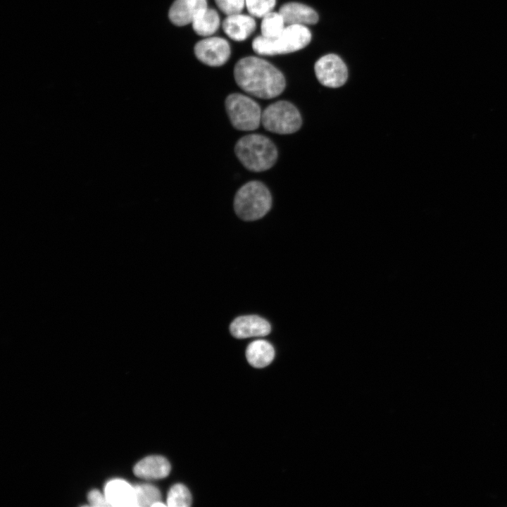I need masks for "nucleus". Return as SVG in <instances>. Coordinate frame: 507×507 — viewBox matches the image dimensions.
<instances>
[{
  "label": "nucleus",
  "mask_w": 507,
  "mask_h": 507,
  "mask_svg": "<svg viewBox=\"0 0 507 507\" xmlns=\"http://www.w3.org/2000/svg\"><path fill=\"white\" fill-rule=\"evenodd\" d=\"M272 196L261 182L253 180L243 184L236 192L234 209L241 219L253 221L263 218L270 209Z\"/></svg>",
  "instance_id": "nucleus-3"
},
{
  "label": "nucleus",
  "mask_w": 507,
  "mask_h": 507,
  "mask_svg": "<svg viewBox=\"0 0 507 507\" xmlns=\"http://www.w3.org/2000/svg\"><path fill=\"white\" fill-rule=\"evenodd\" d=\"M311 39V32L305 25H290L275 37L262 35L256 37L252 42V48L259 55L289 54L304 48Z\"/></svg>",
  "instance_id": "nucleus-4"
},
{
  "label": "nucleus",
  "mask_w": 507,
  "mask_h": 507,
  "mask_svg": "<svg viewBox=\"0 0 507 507\" xmlns=\"http://www.w3.org/2000/svg\"><path fill=\"white\" fill-rule=\"evenodd\" d=\"M218 7L227 15L240 13L245 5V0H215Z\"/></svg>",
  "instance_id": "nucleus-21"
},
{
  "label": "nucleus",
  "mask_w": 507,
  "mask_h": 507,
  "mask_svg": "<svg viewBox=\"0 0 507 507\" xmlns=\"http://www.w3.org/2000/svg\"><path fill=\"white\" fill-rule=\"evenodd\" d=\"M246 357L249 363L253 367L264 368L273 361L275 357V350L268 342L257 339L248 345Z\"/></svg>",
  "instance_id": "nucleus-15"
},
{
  "label": "nucleus",
  "mask_w": 507,
  "mask_h": 507,
  "mask_svg": "<svg viewBox=\"0 0 507 507\" xmlns=\"http://www.w3.org/2000/svg\"><path fill=\"white\" fill-rule=\"evenodd\" d=\"M207 8L206 0H175L168 16L174 25L184 26L192 23Z\"/></svg>",
  "instance_id": "nucleus-10"
},
{
  "label": "nucleus",
  "mask_w": 507,
  "mask_h": 507,
  "mask_svg": "<svg viewBox=\"0 0 507 507\" xmlns=\"http://www.w3.org/2000/svg\"><path fill=\"white\" fill-rule=\"evenodd\" d=\"M152 506H165V504L160 501L154 503Z\"/></svg>",
  "instance_id": "nucleus-23"
},
{
  "label": "nucleus",
  "mask_w": 507,
  "mask_h": 507,
  "mask_svg": "<svg viewBox=\"0 0 507 507\" xmlns=\"http://www.w3.org/2000/svg\"><path fill=\"white\" fill-rule=\"evenodd\" d=\"M234 77L242 90L263 99L279 96L286 85L283 74L276 67L255 56L240 59L234 66Z\"/></svg>",
  "instance_id": "nucleus-1"
},
{
  "label": "nucleus",
  "mask_w": 507,
  "mask_h": 507,
  "mask_svg": "<svg viewBox=\"0 0 507 507\" xmlns=\"http://www.w3.org/2000/svg\"><path fill=\"white\" fill-rule=\"evenodd\" d=\"M276 0H245L246 8L252 16L263 18L272 11Z\"/></svg>",
  "instance_id": "nucleus-20"
},
{
  "label": "nucleus",
  "mask_w": 507,
  "mask_h": 507,
  "mask_svg": "<svg viewBox=\"0 0 507 507\" xmlns=\"http://www.w3.org/2000/svg\"><path fill=\"white\" fill-rule=\"evenodd\" d=\"M166 502L170 507H188L192 503V496L184 484H175L169 489Z\"/></svg>",
  "instance_id": "nucleus-19"
},
{
  "label": "nucleus",
  "mask_w": 507,
  "mask_h": 507,
  "mask_svg": "<svg viewBox=\"0 0 507 507\" xmlns=\"http://www.w3.org/2000/svg\"><path fill=\"white\" fill-rule=\"evenodd\" d=\"M314 69L318 81L327 87H339L345 84L348 78L346 64L339 56L333 54L320 58Z\"/></svg>",
  "instance_id": "nucleus-7"
},
{
  "label": "nucleus",
  "mask_w": 507,
  "mask_h": 507,
  "mask_svg": "<svg viewBox=\"0 0 507 507\" xmlns=\"http://www.w3.org/2000/svg\"><path fill=\"white\" fill-rule=\"evenodd\" d=\"M225 104L227 115L235 129L251 131L259 127L262 112L258 104L251 98L233 93L227 96Z\"/></svg>",
  "instance_id": "nucleus-6"
},
{
  "label": "nucleus",
  "mask_w": 507,
  "mask_h": 507,
  "mask_svg": "<svg viewBox=\"0 0 507 507\" xmlns=\"http://www.w3.org/2000/svg\"><path fill=\"white\" fill-rule=\"evenodd\" d=\"M196 57L203 63L210 66H220L226 63L230 56V47L223 38L208 37L198 42L194 46Z\"/></svg>",
  "instance_id": "nucleus-8"
},
{
  "label": "nucleus",
  "mask_w": 507,
  "mask_h": 507,
  "mask_svg": "<svg viewBox=\"0 0 507 507\" xmlns=\"http://www.w3.org/2000/svg\"><path fill=\"white\" fill-rule=\"evenodd\" d=\"M136 506H152L161 501V492L158 489L149 484H142L134 486Z\"/></svg>",
  "instance_id": "nucleus-18"
},
{
  "label": "nucleus",
  "mask_w": 507,
  "mask_h": 507,
  "mask_svg": "<svg viewBox=\"0 0 507 507\" xmlns=\"http://www.w3.org/2000/svg\"><path fill=\"white\" fill-rule=\"evenodd\" d=\"M104 494L111 506H136L134 486L123 480L108 482L104 487Z\"/></svg>",
  "instance_id": "nucleus-11"
},
{
  "label": "nucleus",
  "mask_w": 507,
  "mask_h": 507,
  "mask_svg": "<svg viewBox=\"0 0 507 507\" xmlns=\"http://www.w3.org/2000/svg\"><path fill=\"white\" fill-rule=\"evenodd\" d=\"M87 499L92 506H111L104 494L97 489L89 492Z\"/></svg>",
  "instance_id": "nucleus-22"
},
{
  "label": "nucleus",
  "mask_w": 507,
  "mask_h": 507,
  "mask_svg": "<svg viewBox=\"0 0 507 507\" xmlns=\"http://www.w3.org/2000/svg\"><path fill=\"white\" fill-rule=\"evenodd\" d=\"M284 25L281 14L271 11L263 17L261 25V35L268 38L275 37L282 32Z\"/></svg>",
  "instance_id": "nucleus-17"
},
{
  "label": "nucleus",
  "mask_w": 507,
  "mask_h": 507,
  "mask_svg": "<svg viewBox=\"0 0 507 507\" xmlns=\"http://www.w3.org/2000/svg\"><path fill=\"white\" fill-rule=\"evenodd\" d=\"M230 332L236 338L245 339L263 337L270 332V323L255 315H243L235 318L230 327Z\"/></svg>",
  "instance_id": "nucleus-9"
},
{
  "label": "nucleus",
  "mask_w": 507,
  "mask_h": 507,
  "mask_svg": "<svg viewBox=\"0 0 507 507\" xmlns=\"http://www.w3.org/2000/svg\"><path fill=\"white\" fill-rule=\"evenodd\" d=\"M192 24L197 35L208 37L218 29L220 18L215 10L207 8L193 20Z\"/></svg>",
  "instance_id": "nucleus-16"
},
{
  "label": "nucleus",
  "mask_w": 507,
  "mask_h": 507,
  "mask_svg": "<svg viewBox=\"0 0 507 507\" xmlns=\"http://www.w3.org/2000/svg\"><path fill=\"white\" fill-rule=\"evenodd\" d=\"M256 21L252 16L236 13L227 15L223 22L225 34L234 41H244L255 30Z\"/></svg>",
  "instance_id": "nucleus-13"
},
{
  "label": "nucleus",
  "mask_w": 507,
  "mask_h": 507,
  "mask_svg": "<svg viewBox=\"0 0 507 507\" xmlns=\"http://www.w3.org/2000/svg\"><path fill=\"white\" fill-rule=\"evenodd\" d=\"M136 476L146 480L166 477L170 472L168 461L161 456H149L139 461L133 468Z\"/></svg>",
  "instance_id": "nucleus-12"
},
{
  "label": "nucleus",
  "mask_w": 507,
  "mask_h": 507,
  "mask_svg": "<svg viewBox=\"0 0 507 507\" xmlns=\"http://www.w3.org/2000/svg\"><path fill=\"white\" fill-rule=\"evenodd\" d=\"M234 152L242 165L253 172L270 169L277 158L275 144L268 137L260 134L241 137L235 144Z\"/></svg>",
  "instance_id": "nucleus-2"
},
{
  "label": "nucleus",
  "mask_w": 507,
  "mask_h": 507,
  "mask_svg": "<svg viewBox=\"0 0 507 507\" xmlns=\"http://www.w3.org/2000/svg\"><path fill=\"white\" fill-rule=\"evenodd\" d=\"M261 123L269 132L288 134L300 129L302 119L299 111L292 103L278 101L267 106L262 112Z\"/></svg>",
  "instance_id": "nucleus-5"
},
{
  "label": "nucleus",
  "mask_w": 507,
  "mask_h": 507,
  "mask_svg": "<svg viewBox=\"0 0 507 507\" xmlns=\"http://www.w3.org/2000/svg\"><path fill=\"white\" fill-rule=\"evenodd\" d=\"M278 12L287 25H313L318 20V15L313 8L297 2H289L282 5Z\"/></svg>",
  "instance_id": "nucleus-14"
}]
</instances>
